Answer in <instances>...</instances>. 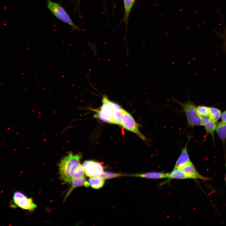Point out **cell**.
Segmentation results:
<instances>
[{"label":"cell","instance_id":"52a82bcc","mask_svg":"<svg viewBox=\"0 0 226 226\" xmlns=\"http://www.w3.org/2000/svg\"><path fill=\"white\" fill-rule=\"evenodd\" d=\"M102 164L93 160H86L83 162L82 166L87 176L89 177H99L104 172Z\"/></svg>","mask_w":226,"mask_h":226},{"label":"cell","instance_id":"ffe728a7","mask_svg":"<svg viewBox=\"0 0 226 226\" xmlns=\"http://www.w3.org/2000/svg\"><path fill=\"white\" fill-rule=\"evenodd\" d=\"M219 35L224 40V44L226 46V30L224 28V32L222 34H220Z\"/></svg>","mask_w":226,"mask_h":226},{"label":"cell","instance_id":"5b68a950","mask_svg":"<svg viewBox=\"0 0 226 226\" xmlns=\"http://www.w3.org/2000/svg\"><path fill=\"white\" fill-rule=\"evenodd\" d=\"M119 125L126 130L135 133L143 140H146V137L139 131L138 124L129 113L122 108Z\"/></svg>","mask_w":226,"mask_h":226},{"label":"cell","instance_id":"4fadbf2b","mask_svg":"<svg viewBox=\"0 0 226 226\" xmlns=\"http://www.w3.org/2000/svg\"><path fill=\"white\" fill-rule=\"evenodd\" d=\"M168 178L171 179H185L190 178L181 170L174 168L173 170L169 173Z\"/></svg>","mask_w":226,"mask_h":226},{"label":"cell","instance_id":"2e32d148","mask_svg":"<svg viewBox=\"0 0 226 226\" xmlns=\"http://www.w3.org/2000/svg\"><path fill=\"white\" fill-rule=\"evenodd\" d=\"M222 113L221 110L217 108L209 107L208 117L211 121L215 123L221 117Z\"/></svg>","mask_w":226,"mask_h":226},{"label":"cell","instance_id":"44dd1931","mask_svg":"<svg viewBox=\"0 0 226 226\" xmlns=\"http://www.w3.org/2000/svg\"><path fill=\"white\" fill-rule=\"evenodd\" d=\"M221 118L222 121L226 123V110L222 113Z\"/></svg>","mask_w":226,"mask_h":226},{"label":"cell","instance_id":"9c48e42d","mask_svg":"<svg viewBox=\"0 0 226 226\" xmlns=\"http://www.w3.org/2000/svg\"><path fill=\"white\" fill-rule=\"evenodd\" d=\"M191 137H189L186 143L181 150V153L177 160L174 169H180L191 162L187 151V147Z\"/></svg>","mask_w":226,"mask_h":226},{"label":"cell","instance_id":"ac0fdd59","mask_svg":"<svg viewBox=\"0 0 226 226\" xmlns=\"http://www.w3.org/2000/svg\"><path fill=\"white\" fill-rule=\"evenodd\" d=\"M209 108V107L205 105H199L196 106V110L197 113L200 116H208Z\"/></svg>","mask_w":226,"mask_h":226},{"label":"cell","instance_id":"ba28073f","mask_svg":"<svg viewBox=\"0 0 226 226\" xmlns=\"http://www.w3.org/2000/svg\"><path fill=\"white\" fill-rule=\"evenodd\" d=\"M185 172L190 179H200L203 180H210L211 179L199 173L193 164L191 162L180 169Z\"/></svg>","mask_w":226,"mask_h":226},{"label":"cell","instance_id":"e0dca14e","mask_svg":"<svg viewBox=\"0 0 226 226\" xmlns=\"http://www.w3.org/2000/svg\"><path fill=\"white\" fill-rule=\"evenodd\" d=\"M135 0H124L125 14L123 20L127 23L129 16Z\"/></svg>","mask_w":226,"mask_h":226},{"label":"cell","instance_id":"277c9868","mask_svg":"<svg viewBox=\"0 0 226 226\" xmlns=\"http://www.w3.org/2000/svg\"><path fill=\"white\" fill-rule=\"evenodd\" d=\"M46 0L47 8L56 18L70 25L73 29L76 30L80 29L74 23L67 12L60 5L51 0Z\"/></svg>","mask_w":226,"mask_h":226},{"label":"cell","instance_id":"5bb4252c","mask_svg":"<svg viewBox=\"0 0 226 226\" xmlns=\"http://www.w3.org/2000/svg\"><path fill=\"white\" fill-rule=\"evenodd\" d=\"M86 181V179L84 176L73 179L71 182L72 184L71 187L66 195L64 201L70 195L74 188L84 185Z\"/></svg>","mask_w":226,"mask_h":226},{"label":"cell","instance_id":"7c38bea8","mask_svg":"<svg viewBox=\"0 0 226 226\" xmlns=\"http://www.w3.org/2000/svg\"><path fill=\"white\" fill-rule=\"evenodd\" d=\"M215 131L224 146L226 140V123L222 121L218 122L216 125Z\"/></svg>","mask_w":226,"mask_h":226},{"label":"cell","instance_id":"9a60e30c","mask_svg":"<svg viewBox=\"0 0 226 226\" xmlns=\"http://www.w3.org/2000/svg\"><path fill=\"white\" fill-rule=\"evenodd\" d=\"M105 181V179L99 177H92L89 178V183L92 188L99 189L103 186Z\"/></svg>","mask_w":226,"mask_h":226},{"label":"cell","instance_id":"8fae6325","mask_svg":"<svg viewBox=\"0 0 226 226\" xmlns=\"http://www.w3.org/2000/svg\"><path fill=\"white\" fill-rule=\"evenodd\" d=\"M131 175L133 176L141 177L148 179H162L168 178L169 173L151 172L142 174H134Z\"/></svg>","mask_w":226,"mask_h":226},{"label":"cell","instance_id":"8992f818","mask_svg":"<svg viewBox=\"0 0 226 226\" xmlns=\"http://www.w3.org/2000/svg\"><path fill=\"white\" fill-rule=\"evenodd\" d=\"M13 200L14 204H12V207H18L24 209L32 211L37 207L31 198L28 197L23 192L19 191L14 193Z\"/></svg>","mask_w":226,"mask_h":226},{"label":"cell","instance_id":"30bf717a","mask_svg":"<svg viewBox=\"0 0 226 226\" xmlns=\"http://www.w3.org/2000/svg\"><path fill=\"white\" fill-rule=\"evenodd\" d=\"M201 120L202 125L205 128L206 133L211 136L214 143V132L216 124L211 121L208 116H201Z\"/></svg>","mask_w":226,"mask_h":226},{"label":"cell","instance_id":"3957f363","mask_svg":"<svg viewBox=\"0 0 226 226\" xmlns=\"http://www.w3.org/2000/svg\"><path fill=\"white\" fill-rule=\"evenodd\" d=\"M187 101L184 103H180L173 98L181 107L184 112L187 121L188 127H193L202 125L201 116L197 113L196 106L188 98Z\"/></svg>","mask_w":226,"mask_h":226},{"label":"cell","instance_id":"7402d4cb","mask_svg":"<svg viewBox=\"0 0 226 226\" xmlns=\"http://www.w3.org/2000/svg\"><path fill=\"white\" fill-rule=\"evenodd\" d=\"M225 180L226 186V163L225 164Z\"/></svg>","mask_w":226,"mask_h":226},{"label":"cell","instance_id":"7a4b0ae2","mask_svg":"<svg viewBox=\"0 0 226 226\" xmlns=\"http://www.w3.org/2000/svg\"><path fill=\"white\" fill-rule=\"evenodd\" d=\"M102 100V105L95 111L94 117L108 123L119 125L122 108L106 96H103Z\"/></svg>","mask_w":226,"mask_h":226},{"label":"cell","instance_id":"d6986e66","mask_svg":"<svg viewBox=\"0 0 226 226\" xmlns=\"http://www.w3.org/2000/svg\"><path fill=\"white\" fill-rule=\"evenodd\" d=\"M123 175H124L120 173L105 172H104L99 177L105 179L115 178Z\"/></svg>","mask_w":226,"mask_h":226},{"label":"cell","instance_id":"6da1fadb","mask_svg":"<svg viewBox=\"0 0 226 226\" xmlns=\"http://www.w3.org/2000/svg\"><path fill=\"white\" fill-rule=\"evenodd\" d=\"M82 155L69 153L61 161L59 170L61 178L65 182L71 183L76 178L83 176L84 169L80 163Z\"/></svg>","mask_w":226,"mask_h":226}]
</instances>
